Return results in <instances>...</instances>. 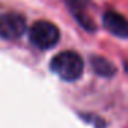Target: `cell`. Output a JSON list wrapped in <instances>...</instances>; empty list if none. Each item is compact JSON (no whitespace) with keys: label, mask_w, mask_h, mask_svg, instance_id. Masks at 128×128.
Segmentation results:
<instances>
[{"label":"cell","mask_w":128,"mask_h":128,"mask_svg":"<svg viewBox=\"0 0 128 128\" xmlns=\"http://www.w3.org/2000/svg\"><path fill=\"white\" fill-rule=\"evenodd\" d=\"M50 68L59 78L65 81H74L83 74L84 64L77 52L62 51L51 59Z\"/></svg>","instance_id":"1"},{"label":"cell","mask_w":128,"mask_h":128,"mask_svg":"<svg viewBox=\"0 0 128 128\" xmlns=\"http://www.w3.org/2000/svg\"><path fill=\"white\" fill-rule=\"evenodd\" d=\"M32 44L42 50L52 48L59 40V29L48 21H37L29 29Z\"/></svg>","instance_id":"2"},{"label":"cell","mask_w":128,"mask_h":128,"mask_svg":"<svg viewBox=\"0 0 128 128\" xmlns=\"http://www.w3.org/2000/svg\"><path fill=\"white\" fill-rule=\"evenodd\" d=\"M26 30V21L18 12L0 15V36L7 40H15Z\"/></svg>","instance_id":"3"},{"label":"cell","mask_w":128,"mask_h":128,"mask_svg":"<svg viewBox=\"0 0 128 128\" xmlns=\"http://www.w3.org/2000/svg\"><path fill=\"white\" fill-rule=\"evenodd\" d=\"M103 25L112 34L121 39L128 37V20L116 11H108L103 15Z\"/></svg>","instance_id":"4"},{"label":"cell","mask_w":128,"mask_h":128,"mask_svg":"<svg viewBox=\"0 0 128 128\" xmlns=\"http://www.w3.org/2000/svg\"><path fill=\"white\" fill-rule=\"evenodd\" d=\"M66 4L69 6V8L72 10V12L74 14V17L77 18V21L88 30L95 29L92 21L88 18V15L86 14V8L88 4V0H65Z\"/></svg>","instance_id":"5"},{"label":"cell","mask_w":128,"mask_h":128,"mask_svg":"<svg viewBox=\"0 0 128 128\" xmlns=\"http://www.w3.org/2000/svg\"><path fill=\"white\" fill-rule=\"evenodd\" d=\"M91 65H92V69L98 74L105 76V77H112L116 73V69H114L113 64L110 61H108L106 58H102V56H94V58H91Z\"/></svg>","instance_id":"6"},{"label":"cell","mask_w":128,"mask_h":128,"mask_svg":"<svg viewBox=\"0 0 128 128\" xmlns=\"http://www.w3.org/2000/svg\"><path fill=\"white\" fill-rule=\"evenodd\" d=\"M124 66H125V72L128 73V62H125V65H124Z\"/></svg>","instance_id":"7"}]
</instances>
